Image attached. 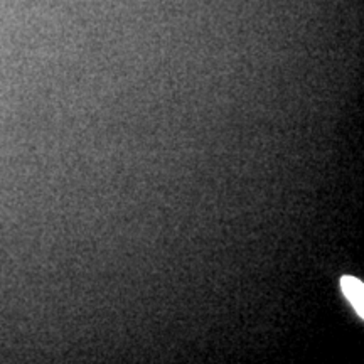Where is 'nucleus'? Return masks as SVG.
Here are the masks:
<instances>
[{"label":"nucleus","mask_w":364,"mask_h":364,"mask_svg":"<svg viewBox=\"0 0 364 364\" xmlns=\"http://www.w3.org/2000/svg\"><path fill=\"white\" fill-rule=\"evenodd\" d=\"M341 287H343V292L347 297V300L354 305L356 312L363 317V314H364L363 282L354 277H344L343 280H341Z\"/></svg>","instance_id":"f257e3e1"}]
</instances>
